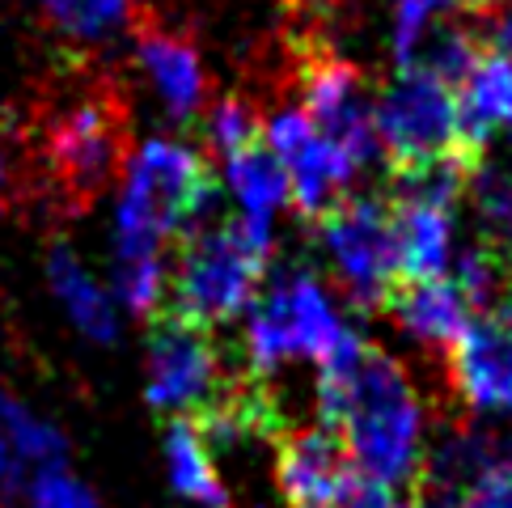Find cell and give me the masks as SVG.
<instances>
[{"instance_id":"6da1fadb","label":"cell","mask_w":512,"mask_h":508,"mask_svg":"<svg viewBox=\"0 0 512 508\" xmlns=\"http://www.w3.org/2000/svg\"><path fill=\"white\" fill-rule=\"evenodd\" d=\"M127 98L98 72H60L30 111V166L60 212H85L132 161Z\"/></svg>"},{"instance_id":"7a4b0ae2","label":"cell","mask_w":512,"mask_h":508,"mask_svg":"<svg viewBox=\"0 0 512 508\" xmlns=\"http://www.w3.org/2000/svg\"><path fill=\"white\" fill-rule=\"evenodd\" d=\"M318 415L343 441L360 479L415 492L428 458V420L415 381L394 356L364 343L356 360L318 373Z\"/></svg>"},{"instance_id":"3957f363","label":"cell","mask_w":512,"mask_h":508,"mask_svg":"<svg viewBox=\"0 0 512 508\" xmlns=\"http://www.w3.org/2000/svg\"><path fill=\"white\" fill-rule=\"evenodd\" d=\"M216 199V178L204 153L178 140H144L127 161L123 195L115 212V263L166 259L199 229Z\"/></svg>"},{"instance_id":"277c9868","label":"cell","mask_w":512,"mask_h":508,"mask_svg":"<svg viewBox=\"0 0 512 508\" xmlns=\"http://www.w3.org/2000/svg\"><path fill=\"white\" fill-rule=\"evenodd\" d=\"M271 263V229L233 216L221 225H199L178 242L166 305L161 314L187 318L199 326H221L246 314L267 280Z\"/></svg>"},{"instance_id":"5b68a950","label":"cell","mask_w":512,"mask_h":508,"mask_svg":"<svg viewBox=\"0 0 512 508\" xmlns=\"http://www.w3.org/2000/svg\"><path fill=\"white\" fill-rule=\"evenodd\" d=\"M364 339L343 322L331 293L314 271L288 267L250 305L246 318V369L250 377L280 373L288 360H314L318 373H331L356 360Z\"/></svg>"},{"instance_id":"8992f818","label":"cell","mask_w":512,"mask_h":508,"mask_svg":"<svg viewBox=\"0 0 512 508\" xmlns=\"http://www.w3.org/2000/svg\"><path fill=\"white\" fill-rule=\"evenodd\" d=\"M373 119H377V140L390 170H415L449 157L466 161L474 170L483 166L462 136L457 89L428 77V72L398 68V77L381 85V94L373 102Z\"/></svg>"},{"instance_id":"52a82bcc","label":"cell","mask_w":512,"mask_h":508,"mask_svg":"<svg viewBox=\"0 0 512 508\" xmlns=\"http://www.w3.org/2000/svg\"><path fill=\"white\" fill-rule=\"evenodd\" d=\"M144 365H149L144 398L157 415H170V420H199L237 386L212 326L174 314H153L149 360Z\"/></svg>"},{"instance_id":"ba28073f","label":"cell","mask_w":512,"mask_h":508,"mask_svg":"<svg viewBox=\"0 0 512 508\" xmlns=\"http://www.w3.org/2000/svg\"><path fill=\"white\" fill-rule=\"evenodd\" d=\"M318 238L339 288L356 310H386L402 284L394 208L381 195H347L335 212L318 221Z\"/></svg>"},{"instance_id":"9c48e42d","label":"cell","mask_w":512,"mask_h":508,"mask_svg":"<svg viewBox=\"0 0 512 508\" xmlns=\"http://www.w3.org/2000/svg\"><path fill=\"white\" fill-rule=\"evenodd\" d=\"M292 64H297L301 111L314 119L318 132L331 140L356 170L369 166L381 153V140H377V119H373L377 98H369L364 72L318 39H305L297 47V56H292Z\"/></svg>"},{"instance_id":"30bf717a","label":"cell","mask_w":512,"mask_h":508,"mask_svg":"<svg viewBox=\"0 0 512 508\" xmlns=\"http://www.w3.org/2000/svg\"><path fill=\"white\" fill-rule=\"evenodd\" d=\"M263 136H267L271 149H276V157L284 161L288 199L305 221L318 225L326 212H335L347 199V187H352V178L360 170L318 132L314 119H309L301 106H284V111H276L267 119Z\"/></svg>"},{"instance_id":"8fae6325","label":"cell","mask_w":512,"mask_h":508,"mask_svg":"<svg viewBox=\"0 0 512 508\" xmlns=\"http://www.w3.org/2000/svg\"><path fill=\"white\" fill-rule=\"evenodd\" d=\"M449 360V386L474 415L512 420V293L474 314Z\"/></svg>"},{"instance_id":"7c38bea8","label":"cell","mask_w":512,"mask_h":508,"mask_svg":"<svg viewBox=\"0 0 512 508\" xmlns=\"http://www.w3.org/2000/svg\"><path fill=\"white\" fill-rule=\"evenodd\" d=\"M356 479L343 441L326 424L280 432L276 487L288 508H339L347 483Z\"/></svg>"},{"instance_id":"4fadbf2b","label":"cell","mask_w":512,"mask_h":508,"mask_svg":"<svg viewBox=\"0 0 512 508\" xmlns=\"http://www.w3.org/2000/svg\"><path fill=\"white\" fill-rule=\"evenodd\" d=\"M136 56H140L144 77H149L153 94L161 98L170 119L191 123V119L204 115L208 77H204V60H199V51L187 34L170 30V22H157V17H140L136 22Z\"/></svg>"},{"instance_id":"5bb4252c","label":"cell","mask_w":512,"mask_h":508,"mask_svg":"<svg viewBox=\"0 0 512 508\" xmlns=\"http://www.w3.org/2000/svg\"><path fill=\"white\" fill-rule=\"evenodd\" d=\"M386 314L415 343H424L436 356H449L457 348V339L466 335V326L474 322V310L462 297V288L445 276L441 280H402L394 288V297L386 301Z\"/></svg>"},{"instance_id":"9a60e30c","label":"cell","mask_w":512,"mask_h":508,"mask_svg":"<svg viewBox=\"0 0 512 508\" xmlns=\"http://www.w3.org/2000/svg\"><path fill=\"white\" fill-rule=\"evenodd\" d=\"M457 106H462V136L470 153L483 161L487 140L496 132H512V60L504 51L483 47V56L457 89Z\"/></svg>"},{"instance_id":"2e32d148","label":"cell","mask_w":512,"mask_h":508,"mask_svg":"<svg viewBox=\"0 0 512 508\" xmlns=\"http://www.w3.org/2000/svg\"><path fill=\"white\" fill-rule=\"evenodd\" d=\"M390 208L402 280H441L453 267V208L419 199H390Z\"/></svg>"},{"instance_id":"e0dca14e","label":"cell","mask_w":512,"mask_h":508,"mask_svg":"<svg viewBox=\"0 0 512 508\" xmlns=\"http://www.w3.org/2000/svg\"><path fill=\"white\" fill-rule=\"evenodd\" d=\"M161 453H166V479L178 500L195 508H229L233 496L216 466V449L199 432L195 420H170L161 432Z\"/></svg>"},{"instance_id":"ac0fdd59","label":"cell","mask_w":512,"mask_h":508,"mask_svg":"<svg viewBox=\"0 0 512 508\" xmlns=\"http://www.w3.org/2000/svg\"><path fill=\"white\" fill-rule=\"evenodd\" d=\"M47 276H51V288H56V297L64 301V310H68L72 322H77L81 335H89L94 343H115L119 339V310H115V301L102 293V284L89 280V271L81 267V259L64 242L51 246Z\"/></svg>"},{"instance_id":"d6986e66","label":"cell","mask_w":512,"mask_h":508,"mask_svg":"<svg viewBox=\"0 0 512 508\" xmlns=\"http://www.w3.org/2000/svg\"><path fill=\"white\" fill-rule=\"evenodd\" d=\"M225 166H229V187L237 195V208H242L237 216L271 229V216H276L288 199V174H284V161L276 157V149L267 144V136L254 140L250 149L233 153Z\"/></svg>"},{"instance_id":"ffe728a7","label":"cell","mask_w":512,"mask_h":508,"mask_svg":"<svg viewBox=\"0 0 512 508\" xmlns=\"http://www.w3.org/2000/svg\"><path fill=\"white\" fill-rule=\"evenodd\" d=\"M47 26L77 47H98L136 22V0H39Z\"/></svg>"},{"instance_id":"44dd1931","label":"cell","mask_w":512,"mask_h":508,"mask_svg":"<svg viewBox=\"0 0 512 508\" xmlns=\"http://www.w3.org/2000/svg\"><path fill=\"white\" fill-rule=\"evenodd\" d=\"M5 424H9V441H13V453L22 462L26 479L68 466V437L56 424H47L43 415L26 411L13 394H5Z\"/></svg>"},{"instance_id":"7402d4cb","label":"cell","mask_w":512,"mask_h":508,"mask_svg":"<svg viewBox=\"0 0 512 508\" xmlns=\"http://www.w3.org/2000/svg\"><path fill=\"white\" fill-rule=\"evenodd\" d=\"M474 212H479V233L491 254H500L512 271V166H483L470 178Z\"/></svg>"},{"instance_id":"603a6c76","label":"cell","mask_w":512,"mask_h":508,"mask_svg":"<svg viewBox=\"0 0 512 508\" xmlns=\"http://www.w3.org/2000/svg\"><path fill=\"white\" fill-rule=\"evenodd\" d=\"M204 136L216 153L225 161L233 153L250 149L254 140H263V123H259V111H254V102H246L242 94H225L212 102V111L204 119Z\"/></svg>"},{"instance_id":"cb8c5ba5","label":"cell","mask_w":512,"mask_h":508,"mask_svg":"<svg viewBox=\"0 0 512 508\" xmlns=\"http://www.w3.org/2000/svg\"><path fill=\"white\" fill-rule=\"evenodd\" d=\"M457 508H512V437L496 441L479 475L457 492Z\"/></svg>"},{"instance_id":"d4e9b609","label":"cell","mask_w":512,"mask_h":508,"mask_svg":"<svg viewBox=\"0 0 512 508\" xmlns=\"http://www.w3.org/2000/svg\"><path fill=\"white\" fill-rule=\"evenodd\" d=\"M26 508H102V500L85 479L60 466L26 479Z\"/></svg>"},{"instance_id":"484cf974","label":"cell","mask_w":512,"mask_h":508,"mask_svg":"<svg viewBox=\"0 0 512 508\" xmlns=\"http://www.w3.org/2000/svg\"><path fill=\"white\" fill-rule=\"evenodd\" d=\"M339 508H415V496L411 492H398V487H386V483H373V479H352L347 492L339 500Z\"/></svg>"},{"instance_id":"4316f807","label":"cell","mask_w":512,"mask_h":508,"mask_svg":"<svg viewBox=\"0 0 512 508\" xmlns=\"http://www.w3.org/2000/svg\"><path fill=\"white\" fill-rule=\"evenodd\" d=\"M5 394L9 390H0V496H9L13 487H26L22 462H17L13 441H9V424H5Z\"/></svg>"},{"instance_id":"83f0119b","label":"cell","mask_w":512,"mask_h":508,"mask_svg":"<svg viewBox=\"0 0 512 508\" xmlns=\"http://www.w3.org/2000/svg\"><path fill=\"white\" fill-rule=\"evenodd\" d=\"M17 195V178H13V161L5 153V140H0V208L9 204V199Z\"/></svg>"},{"instance_id":"f1b7e54d","label":"cell","mask_w":512,"mask_h":508,"mask_svg":"<svg viewBox=\"0 0 512 508\" xmlns=\"http://www.w3.org/2000/svg\"><path fill=\"white\" fill-rule=\"evenodd\" d=\"M512 9V0H462V13L470 17H500Z\"/></svg>"},{"instance_id":"f546056e","label":"cell","mask_w":512,"mask_h":508,"mask_svg":"<svg viewBox=\"0 0 512 508\" xmlns=\"http://www.w3.org/2000/svg\"><path fill=\"white\" fill-rule=\"evenodd\" d=\"M496 51H504V56L512 60V9L496 17Z\"/></svg>"},{"instance_id":"4dcf8cb0","label":"cell","mask_w":512,"mask_h":508,"mask_svg":"<svg viewBox=\"0 0 512 508\" xmlns=\"http://www.w3.org/2000/svg\"><path fill=\"white\" fill-rule=\"evenodd\" d=\"M415 508H457V496H445V492H419V496H415Z\"/></svg>"},{"instance_id":"1f68e13d","label":"cell","mask_w":512,"mask_h":508,"mask_svg":"<svg viewBox=\"0 0 512 508\" xmlns=\"http://www.w3.org/2000/svg\"><path fill=\"white\" fill-rule=\"evenodd\" d=\"M284 5L301 9V13H314V9H322V5H331V0H284Z\"/></svg>"}]
</instances>
